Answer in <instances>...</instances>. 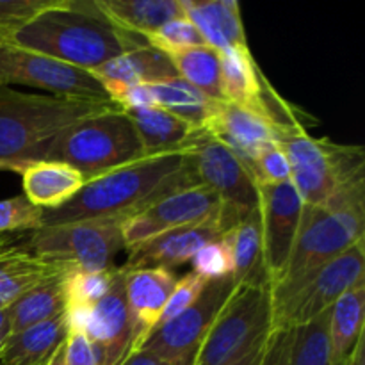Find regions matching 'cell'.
I'll use <instances>...</instances> for the list:
<instances>
[{"mask_svg": "<svg viewBox=\"0 0 365 365\" xmlns=\"http://www.w3.org/2000/svg\"><path fill=\"white\" fill-rule=\"evenodd\" d=\"M9 330V316H7V309H0V334Z\"/></svg>", "mask_w": 365, "mask_h": 365, "instance_id": "cell-48", "label": "cell"}, {"mask_svg": "<svg viewBox=\"0 0 365 365\" xmlns=\"http://www.w3.org/2000/svg\"><path fill=\"white\" fill-rule=\"evenodd\" d=\"M200 128L227 146L248 171L264 150L277 145L269 116L227 102H221Z\"/></svg>", "mask_w": 365, "mask_h": 365, "instance_id": "cell-17", "label": "cell"}, {"mask_svg": "<svg viewBox=\"0 0 365 365\" xmlns=\"http://www.w3.org/2000/svg\"><path fill=\"white\" fill-rule=\"evenodd\" d=\"M9 334H11V331H2V334H0V353H2V348H4V344H6Z\"/></svg>", "mask_w": 365, "mask_h": 365, "instance_id": "cell-49", "label": "cell"}, {"mask_svg": "<svg viewBox=\"0 0 365 365\" xmlns=\"http://www.w3.org/2000/svg\"><path fill=\"white\" fill-rule=\"evenodd\" d=\"M114 102H116L123 110L155 107V98H153L150 84L130 86V88L123 89V91L114 98Z\"/></svg>", "mask_w": 365, "mask_h": 365, "instance_id": "cell-42", "label": "cell"}, {"mask_svg": "<svg viewBox=\"0 0 365 365\" xmlns=\"http://www.w3.org/2000/svg\"><path fill=\"white\" fill-rule=\"evenodd\" d=\"M64 341H66V339H64ZM64 341L57 346L56 351L52 353V356H50L48 362L45 365H64Z\"/></svg>", "mask_w": 365, "mask_h": 365, "instance_id": "cell-46", "label": "cell"}, {"mask_svg": "<svg viewBox=\"0 0 365 365\" xmlns=\"http://www.w3.org/2000/svg\"><path fill=\"white\" fill-rule=\"evenodd\" d=\"M89 73L102 84L113 102L123 89L130 86L150 84V82L178 77L171 57L150 45H143L130 52L121 53L100 64Z\"/></svg>", "mask_w": 365, "mask_h": 365, "instance_id": "cell-20", "label": "cell"}, {"mask_svg": "<svg viewBox=\"0 0 365 365\" xmlns=\"http://www.w3.org/2000/svg\"><path fill=\"white\" fill-rule=\"evenodd\" d=\"M274 143L284 152L291 182L307 205H323L341 185L365 178V153L360 146H344L317 139L303 123H274Z\"/></svg>", "mask_w": 365, "mask_h": 365, "instance_id": "cell-5", "label": "cell"}, {"mask_svg": "<svg viewBox=\"0 0 365 365\" xmlns=\"http://www.w3.org/2000/svg\"><path fill=\"white\" fill-rule=\"evenodd\" d=\"M365 278L356 282L330 309L331 360L344 365L356 341L364 335Z\"/></svg>", "mask_w": 365, "mask_h": 365, "instance_id": "cell-27", "label": "cell"}, {"mask_svg": "<svg viewBox=\"0 0 365 365\" xmlns=\"http://www.w3.org/2000/svg\"><path fill=\"white\" fill-rule=\"evenodd\" d=\"M155 106L166 109L168 113L182 118L200 128L220 107V100H214L185 82L182 77L164 78V81L150 82Z\"/></svg>", "mask_w": 365, "mask_h": 365, "instance_id": "cell-28", "label": "cell"}, {"mask_svg": "<svg viewBox=\"0 0 365 365\" xmlns=\"http://www.w3.org/2000/svg\"><path fill=\"white\" fill-rule=\"evenodd\" d=\"M20 84L68 98L113 102L89 71L16 45H0V88Z\"/></svg>", "mask_w": 365, "mask_h": 365, "instance_id": "cell-12", "label": "cell"}, {"mask_svg": "<svg viewBox=\"0 0 365 365\" xmlns=\"http://www.w3.org/2000/svg\"><path fill=\"white\" fill-rule=\"evenodd\" d=\"M143 157L146 152L127 113L114 109L61 130L39 150L36 160L68 164L88 182Z\"/></svg>", "mask_w": 365, "mask_h": 365, "instance_id": "cell-6", "label": "cell"}, {"mask_svg": "<svg viewBox=\"0 0 365 365\" xmlns=\"http://www.w3.org/2000/svg\"><path fill=\"white\" fill-rule=\"evenodd\" d=\"M185 18L198 29L210 48L221 50L248 46L241 6L235 0H184Z\"/></svg>", "mask_w": 365, "mask_h": 365, "instance_id": "cell-22", "label": "cell"}, {"mask_svg": "<svg viewBox=\"0 0 365 365\" xmlns=\"http://www.w3.org/2000/svg\"><path fill=\"white\" fill-rule=\"evenodd\" d=\"M143 39H145L146 45L160 50V52L166 53V56L170 57L178 52H184V50L187 48L205 45L198 29H196L185 16L166 21V24L160 25L159 29L143 36Z\"/></svg>", "mask_w": 365, "mask_h": 365, "instance_id": "cell-34", "label": "cell"}, {"mask_svg": "<svg viewBox=\"0 0 365 365\" xmlns=\"http://www.w3.org/2000/svg\"><path fill=\"white\" fill-rule=\"evenodd\" d=\"M364 235L365 178L341 185L323 205L303 203L291 259L271 292L292 287L310 271L362 242Z\"/></svg>", "mask_w": 365, "mask_h": 365, "instance_id": "cell-3", "label": "cell"}, {"mask_svg": "<svg viewBox=\"0 0 365 365\" xmlns=\"http://www.w3.org/2000/svg\"><path fill=\"white\" fill-rule=\"evenodd\" d=\"M11 45L91 71L146 43L116 27L95 0H53L14 32Z\"/></svg>", "mask_w": 365, "mask_h": 365, "instance_id": "cell-2", "label": "cell"}, {"mask_svg": "<svg viewBox=\"0 0 365 365\" xmlns=\"http://www.w3.org/2000/svg\"><path fill=\"white\" fill-rule=\"evenodd\" d=\"M189 262L192 264V273L205 282L220 280L232 274V255L223 237L200 248Z\"/></svg>", "mask_w": 365, "mask_h": 365, "instance_id": "cell-36", "label": "cell"}, {"mask_svg": "<svg viewBox=\"0 0 365 365\" xmlns=\"http://www.w3.org/2000/svg\"><path fill=\"white\" fill-rule=\"evenodd\" d=\"M121 31L143 38L166 21L185 16L184 0H95Z\"/></svg>", "mask_w": 365, "mask_h": 365, "instance_id": "cell-24", "label": "cell"}, {"mask_svg": "<svg viewBox=\"0 0 365 365\" xmlns=\"http://www.w3.org/2000/svg\"><path fill=\"white\" fill-rule=\"evenodd\" d=\"M114 109L121 107L114 102L27 95L0 88V163H34L39 150L61 130Z\"/></svg>", "mask_w": 365, "mask_h": 365, "instance_id": "cell-4", "label": "cell"}, {"mask_svg": "<svg viewBox=\"0 0 365 365\" xmlns=\"http://www.w3.org/2000/svg\"><path fill=\"white\" fill-rule=\"evenodd\" d=\"M63 280L64 278H57L38 285L32 291L25 292L7 309L11 334H18L29 327L45 323L64 312L66 302H64Z\"/></svg>", "mask_w": 365, "mask_h": 365, "instance_id": "cell-30", "label": "cell"}, {"mask_svg": "<svg viewBox=\"0 0 365 365\" xmlns=\"http://www.w3.org/2000/svg\"><path fill=\"white\" fill-rule=\"evenodd\" d=\"M113 271L114 267L107 271H70L63 280L66 305L93 307L96 302H100L109 291L110 282H113Z\"/></svg>", "mask_w": 365, "mask_h": 365, "instance_id": "cell-33", "label": "cell"}, {"mask_svg": "<svg viewBox=\"0 0 365 365\" xmlns=\"http://www.w3.org/2000/svg\"><path fill=\"white\" fill-rule=\"evenodd\" d=\"M121 365H170V364L163 362V360H160L159 356L153 355V353L145 351V349H139V351L130 353Z\"/></svg>", "mask_w": 365, "mask_h": 365, "instance_id": "cell-44", "label": "cell"}, {"mask_svg": "<svg viewBox=\"0 0 365 365\" xmlns=\"http://www.w3.org/2000/svg\"><path fill=\"white\" fill-rule=\"evenodd\" d=\"M24 196L43 210L59 209L70 202L86 184L81 171L57 160L29 163L21 171Z\"/></svg>", "mask_w": 365, "mask_h": 365, "instance_id": "cell-23", "label": "cell"}, {"mask_svg": "<svg viewBox=\"0 0 365 365\" xmlns=\"http://www.w3.org/2000/svg\"><path fill=\"white\" fill-rule=\"evenodd\" d=\"M205 285L207 282L200 278L198 274L192 273V271L185 274V277H182L180 280H177V285H175L173 292L170 294L166 307H164L159 324L166 323V321L173 319V317L180 316L184 310H187L198 299Z\"/></svg>", "mask_w": 365, "mask_h": 365, "instance_id": "cell-39", "label": "cell"}, {"mask_svg": "<svg viewBox=\"0 0 365 365\" xmlns=\"http://www.w3.org/2000/svg\"><path fill=\"white\" fill-rule=\"evenodd\" d=\"M125 113L134 125L146 155L184 148L196 130L191 123L157 106Z\"/></svg>", "mask_w": 365, "mask_h": 365, "instance_id": "cell-26", "label": "cell"}, {"mask_svg": "<svg viewBox=\"0 0 365 365\" xmlns=\"http://www.w3.org/2000/svg\"><path fill=\"white\" fill-rule=\"evenodd\" d=\"M364 242L351 246L339 257L310 271L292 287L280 292H271L273 296L271 331L292 330L310 323L321 314L328 312L348 289L365 278Z\"/></svg>", "mask_w": 365, "mask_h": 365, "instance_id": "cell-8", "label": "cell"}, {"mask_svg": "<svg viewBox=\"0 0 365 365\" xmlns=\"http://www.w3.org/2000/svg\"><path fill=\"white\" fill-rule=\"evenodd\" d=\"M125 269V294L132 330V351L143 346L153 328L159 324L168 298L178 278L163 267Z\"/></svg>", "mask_w": 365, "mask_h": 365, "instance_id": "cell-18", "label": "cell"}, {"mask_svg": "<svg viewBox=\"0 0 365 365\" xmlns=\"http://www.w3.org/2000/svg\"><path fill=\"white\" fill-rule=\"evenodd\" d=\"M178 77L207 96L223 102L220 86V52L210 46H195L171 56Z\"/></svg>", "mask_w": 365, "mask_h": 365, "instance_id": "cell-31", "label": "cell"}, {"mask_svg": "<svg viewBox=\"0 0 365 365\" xmlns=\"http://www.w3.org/2000/svg\"><path fill=\"white\" fill-rule=\"evenodd\" d=\"M187 153L200 185L212 189L221 200V210L237 225L259 210V189L245 164L225 145L196 128L187 141Z\"/></svg>", "mask_w": 365, "mask_h": 365, "instance_id": "cell-10", "label": "cell"}, {"mask_svg": "<svg viewBox=\"0 0 365 365\" xmlns=\"http://www.w3.org/2000/svg\"><path fill=\"white\" fill-rule=\"evenodd\" d=\"M235 287L232 274L207 282L198 299L180 316L157 324L139 349L153 353L166 364L191 365L207 331Z\"/></svg>", "mask_w": 365, "mask_h": 365, "instance_id": "cell-11", "label": "cell"}, {"mask_svg": "<svg viewBox=\"0 0 365 365\" xmlns=\"http://www.w3.org/2000/svg\"><path fill=\"white\" fill-rule=\"evenodd\" d=\"M266 82L267 78L257 66L248 46L221 50L220 86L223 102L269 116L264 106Z\"/></svg>", "mask_w": 365, "mask_h": 365, "instance_id": "cell-21", "label": "cell"}, {"mask_svg": "<svg viewBox=\"0 0 365 365\" xmlns=\"http://www.w3.org/2000/svg\"><path fill=\"white\" fill-rule=\"evenodd\" d=\"M344 365H365V335H362V337L356 341L355 348L349 353Z\"/></svg>", "mask_w": 365, "mask_h": 365, "instance_id": "cell-45", "label": "cell"}, {"mask_svg": "<svg viewBox=\"0 0 365 365\" xmlns=\"http://www.w3.org/2000/svg\"><path fill=\"white\" fill-rule=\"evenodd\" d=\"M273 296L266 274L237 285L207 331L191 365H230L271 334Z\"/></svg>", "mask_w": 365, "mask_h": 365, "instance_id": "cell-7", "label": "cell"}, {"mask_svg": "<svg viewBox=\"0 0 365 365\" xmlns=\"http://www.w3.org/2000/svg\"><path fill=\"white\" fill-rule=\"evenodd\" d=\"M39 228H43V209L32 205L24 195L0 200V235Z\"/></svg>", "mask_w": 365, "mask_h": 365, "instance_id": "cell-35", "label": "cell"}, {"mask_svg": "<svg viewBox=\"0 0 365 365\" xmlns=\"http://www.w3.org/2000/svg\"><path fill=\"white\" fill-rule=\"evenodd\" d=\"M170 365H182V364H170Z\"/></svg>", "mask_w": 365, "mask_h": 365, "instance_id": "cell-50", "label": "cell"}, {"mask_svg": "<svg viewBox=\"0 0 365 365\" xmlns=\"http://www.w3.org/2000/svg\"><path fill=\"white\" fill-rule=\"evenodd\" d=\"M77 267L32 255L13 237L0 235V309H9L25 292L64 278Z\"/></svg>", "mask_w": 365, "mask_h": 365, "instance_id": "cell-19", "label": "cell"}, {"mask_svg": "<svg viewBox=\"0 0 365 365\" xmlns=\"http://www.w3.org/2000/svg\"><path fill=\"white\" fill-rule=\"evenodd\" d=\"M257 189L262 230V266L273 287L285 273L291 259L303 202L291 180L277 185H259Z\"/></svg>", "mask_w": 365, "mask_h": 365, "instance_id": "cell-14", "label": "cell"}, {"mask_svg": "<svg viewBox=\"0 0 365 365\" xmlns=\"http://www.w3.org/2000/svg\"><path fill=\"white\" fill-rule=\"evenodd\" d=\"M230 228V223L220 209L214 216L200 223L175 228L159 237L128 248V260L123 267L127 269L163 267L171 271L173 267L189 262L200 248L221 239Z\"/></svg>", "mask_w": 365, "mask_h": 365, "instance_id": "cell-15", "label": "cell"}, {"mask_svg": "<svg viewBox=\"0 0 365 365\" xmlns=\"http://www.w3.org/2000/svg\"><path fill=\"white\" fill-rule=\"evenodd\" d=\"M195 185L200 184L185 145L173 152L146 155L91 178L59 209L43 210V227L103 217L127 220L163 196Z\"/></svg>", "mask_w": 365, "mask_h": 365, "instance_id": "cell-1", "label": "cell"}, {"mask_svg": "<svg viewBox=\"0 0 365 365\" xmlns=\"http://www.w3.org/2000/svg\"><path fill=\"white\" fill-rule=\"evenodd\" d=\"M84 335L95 349L98 365H121L130 355L132 330L123 267H114L109 291L93 305Z\"/></svg>", "mask_w": 365, "mask_h": 365, "instance_id": "cell-16", "label": "cell"}, {"mask_svg": "<svg viewBox=\"0 0 365 365\" xmlns=\"http://www.w3.org/2000/svg\"><path fill=\"white\" fill-rule=\"evenodd\" d=\"M64 365H98L91 342L81 331H68L66 334Z\"/></svg>", "mask_w": 365, "mask_h": 365, "instance_id": "cell-40", "label": "cell"}, {"mask_svg": "<svg viewBox=\"0 0 365 365\" xmlns=\"http://www.w3.org/2000/svg\"><path fill=\"white\" fill-rule=\"evenodd\" d=\"M267 337H269V335H267ZM267 337L262 339L260 342H257V344L253 346L250 351H246L241 359H237L230 365H260V362H262V356H264V349H266Z\"/></svg>", "mask_w": 365, "mask_h": 365, "instance_id": "cell-43", "label": "cell"}, {"mask_svg": "<svg viewBox=\"0 0 365 365\" xmlns=\"http://www.w3.org/2000/svg\"><path fill=\"white\" fill-rule=\"evenodd\" d=\"M250 175L259 185H277L291 180V170L284 152L277 145L264 150L250 168Z\"/></svg>", "mask_w": 365, "mask_h": 365, "instance_id": "cell-38", "label": "cell"}, {"mask_svg": "<svg viewBox=\"0 0 365 365\" xmlns=\"http://www.w3.org/2000/svg\"><path fill=\"white\" fill-rule=\"evenodd\" d=\"M289 365H339L331 360L330 310L310 323L292 328Z\"/></svg>", "mask_w": 365, "mask_h": 365, "instance_id": "cell-32", "label": "cell"}, {"mask_svg": "<svg viewBox=\"0 0 365 365\" xmlns=\"http://www.w3.org/2000/svg\"><path fill=\"white\" fill-rule=\"evenodd\" d=\"M123 217L78 221L43 227L21 241L27 252L57 262H66L82 271L113 269L118 253L125 250Z\"/></svg>", "mask_w": 365, "mask_h": 365, "instance_id": "cell-9", "label": "cell"}, {"mask_svg": "<svg viewBox=\"0 0 365 365\" xmlns=\"http://www.w3.org/2000/svg\"><path fill=\"white\" fill-rule=\"evenodd\" d=\"M27 168V164H13V163H0V171H13V173H20Z\"/></svg>", "mask_w": 365, "mask_h": 365, "instance_id": "cell-47", "label": "cell"}, {"mask_svg": "<svg viewBox=\"0 0 365 365\" xmlns=\"http://www.w3.org/2000/svg\"><path fill=\"white\" fill-rule=\"evenodd\" d=\"M292 330H273L267 337L260 365H289Z\"/></svg>", "mask_w": 365, "mask_h": 365, "instance_id": "cell-41", "label": "cell"}, {"mask_svg": "<svg viewBox=\"0 0 365 365\" xmlns=\"http://www.w3.org/2000/svg\"><path fill=\"white\" fill-rule=\"evenodd\" d=\"M220 209V196L205 185H195V187L170 192L146 209L123 220L121 232H123L125 250L159 237L175 228L200 223L214 216Z\"/></svg>", "mask_w": 365, "mask_h": 365, "instance_id": "cell-13", "label": "cell"}, {"mask_svg": "<svg viewBox=\"0 0 365 365\" xmlns=\"http://www.w3.org/2000/svg\"><path fill=\"white\" fill-rule=\"evenodd\" d=\"M53 0H0V45H11L14 32Z\"/></svg>", "mask_w": 365, "mask_h": 365, "instance_id": "cell-37", "label": "cell"}, {"mask_svg": "<svg viewBox=\"0 0 365 365\" xmlns=\"http://www.w3.org/2000/svg\"><path fill=\"white\" fill-rule=\"evenodd\" d=\"M232 255V278L235 285L248 284L266 274L262 266V230L259 210L239 221L223 235Z\"/></svg>", "mask_w": 365, "mask_h": 365, "instance_id": "cell-29", "label": "cell"}, {"mask_svg": "<svg viewBox=\"0 0 365 365\" xmlns=\"http://www.w3.org/2000/svg\"><path fill=\"white\" fill-rule=\"evenodd\" d=\"M66 334L64 314L18 334H9L0 353V365H45Z\"/></svg>", "mask_w": 365, "mask_h": 365, "instance_id": "cell-25", "label": "cell"}]
</instances>
